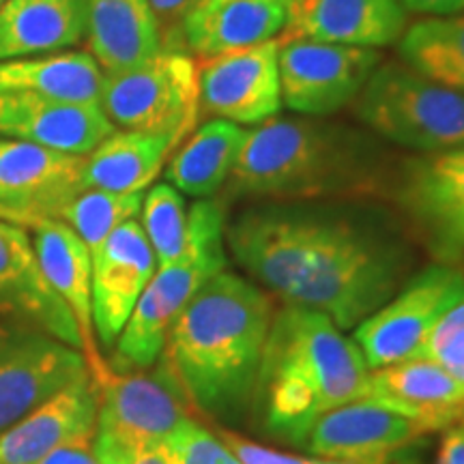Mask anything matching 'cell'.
Returning <instances> with one entry per match:
<instances>
[{"label":"cell","instance_id":"obj_34","mask_svg":"<svg viewBox=\"0 0 464 464\" xmlns=\"http://www.w3.org/2000/svg\"><path fill=\"white\" fill-rule=\"evenodd\" d=\"M164 443L174 464H241L218 434L208 432L191 417L179 423Z\"/></svg>","mask_w":464,"mask_h":464},{"label":"cell","instance_id":"obj_25","mask_svg":"<svg viewBox=\"0 0 464 464\" xmlns=\"http://www.w3.org/2000/svg\"><path fill=\"white\" fill-rule=\"evenodd\" d=\"M189 133L114 130L86 155V189L138 194L155 183L172 153Z\"/></svg>","mask_w":464,"mask_h":464},{"label":"cell","instance_id":"obj_22","mask_svg":"<svg viewBox=\"0 0 464 464\" xmlns=\"http://www.w3.org/2000/svg\"><path fill=\"white\" fill-rule=\"evenodd\" d=\"M290 0H218L194 5L185 15L179 44L188 54L213 58L274 42L288 20Z\"/></svg>","mask_w":464,"mask_h":464},{"label":"cell","instance_id":"obj_17","mask_svg":"<svg viewBox=\"0 0 464 464\" xmlns=\"http://www.w3.org/2000/svg\"><path fill=\"white\" fill-rule=\"evenodd\" d=\"M426 432L372 400H353L318 417L307 430V454L332 460H372L420 445Z\"/></svg>","mask_w":464,"mask_h":464},{"label":"cell","instance_id":"obj_23","mask_svg":"<svg viewBox=\"0 0 464 464\" xmlns=\"http://www.w3.org/2000/svg\"><path fill=\"white\" fill-rule=\"evenodd\" d=\"M97 406L100 387L91 374L72 382L0 434V464H42L73 434L95 428Z\"/></svg>","mask_w":464,"mask_h":464},{"label":"cell","instance_id":"obj_14","mask_svg":"<svg viewBox=\"0 0 464 464\" xmlns=\"http://www.w3.org/2000/svg\"><path fill=\"white\" fill-rule=\"evenodd\" d=\"M396 191L443 263L464 256V147L406 161Z\"/></svg>","mask_w":464,"mask_h":464},{"label":"cell","instance_id":"obj_5","mask_svg":"<svg viewBox=\"0 0 464 464\" xmlns=\"http://www.w3.org/2000/svg\"><path fill=\"white\" fill-rule=\"evenodd\" d=\"M226 207L200 198L188 211V241L174 263L158 266L116 338V362L144 370L158 362L168 332L188 301L226 269Z\"/></svg>","mask_w":464,"mask_h":464},{"label":"cell","instance_id":"obj_28","mask_svg":"<svg viewBox=\"0 0 464 464\" xmlns=\"http://www.w3.org/2000/svg\"><path fill=\"white\" fill-rule=\"evenodd\" d=\"M246 140V130L211 119L196 127L168 161L166 183L191 198H213L228 183Z\"/></svg>","mask_w":464,"mask_h":464},{"label":"cell","instance_id":"obj_30","mask_svg":"<svg viewBox=\"0 0 464 464\" xmlns=\"http://www.w3.org/2000/svg\"><path fill=\"white\" fill-rule=\"evenodd\" d=\"M142 198L144 191L119 194L106 189H84L65 208L61 222H65L84 241L92 258L116 228L140 216Z\"/></svg>","mask_w":464,"mask_h":464},{"label":"cell","instance_id":"obj_2","mask_svg":"<svg viewBox=\"0 0 464 464\" xmlns=\"http://www.w3.org/2000/svg\"><path fill=\"white\" fill-rule=\"evenodd\" d=\"M276 307L274 295L226 269L188 301L161 351L185 400L228 426L246 420Z\"/></svg>","mask_w":464,"mask_h":464},{"label":"cell","instance_id":"obj_36","mask_svg":"<svg viewBox=\"0 0 464 464\" xmlns=\"http://www.w3.org/2000/svg\"><path fill=\"white\" fill-rule=\"evenodd\" d=\"M42 464H102L95 451V428L82 430L58 445Z\"/></svg>","mask_w":464,"mask_h":464},{"label":"cell","instance_id":"obj_33","mask_svg":"<svg viewBox=\"0 0 464 464\" xmlns=\"http://www.w3.org/2000/svg\"><path fill=\"white\" fill-rule=\"evenodd\" d=\"M420 357L430 359L464 382V297L450 307L428 334Z\"/></svg>","mask_w":464,"mask_h":464},{"label":"cell","instance_id":"obj_11","mask_svg":"<svg viewBox=\"0 0 464 464\" xmlns=\"http://www.w3.org/2000/svg\"><path fill=\"white\" fill-rule=\"evenodd\" d=\"M86 155L0 138V219L24 228L58 219L86 189Z\"/></svg>","mask_w":464,"mask_h":464},{"label":"cell","instance_id":"obj_15","mask_svg":"<svg viewBox=\"0 0 464 464\" xmlns=\"http://www.w3.org/2000/svg\"><path fill=\"white\" fill-rule=\"evenodd\" d=\"M0 318L31 324L82 353L78 324L45 280L28 228L0 219Z\"/></svg>","mask_w":464,"mask_h":464},{"label":"cell","instance_id":"obj_32","mask_svg":"<svg viewBox=\"0 0 464 464\" xmlns=\"http://www.w3.org/2000/svg\"><path fill=\"white\" fill-rule=\"evenodd\" d=\"M218 437L241 464H420L417 460V450L420 448L417 445L396 451L392 456L372 458V460H332V458L312 454H288V451L271 450L263 443H254L241 434L230 432L228 428H219Z\"/></svg>","mask_w":464,"mask_h":464},{"label":"cell","instance_id":"obj_1","mask_svg":"<svg viewBox=\"0 0 464 464\" xmlns=\"http://www.w3.org/2000/svg\"><path fill=\"white\" fill-rule=\"evenodd\" d=\"M232 258L284 304L342 332L374 314L415 271L400 219L365 198L263 200L226 222Z\"/></svg>","mask_w":464,"mask_h":464},{"label":"cell","instance_id":"obj_8","mask_svg":"<svg viewBox=\"0 0 464 464\" xmlns=\"http://www.w3.org/2000/svg\"><path fill=\"white\" fill-rule=\"evenodd\" d=\"M185 396L166 365L155 374H116L100 385L95 451L102 464H116L164 443L188 420Z\"/></svg>","mask_w":464,"mask_h":464},{"label":"cell","instance_id":"obj_18","mask_svg":"<svg viewBox=\"0 0 464 464\" xmlns=\"http://www.w3.org/2000/svg\"><path fill=\"white\" fill-rule=\"evenodd\" d=\"M404 31L406 11L398 0H290L277 39L379 50L396 44Z\"/></svg>","mask_w":464,"mask_h":464},{"label":"cell","instance_id":"obj_35","mask_svg":"<svg viewBox=\"0 0 464 464\" xmlns=\"http://www.w3.org/2000/svg\"><path fill=\"white\" fill-rule=\"evenodd\" d=\"M149 5L160 26L161 50H181V44L177 45V37L196 0H149Z\"/></svg>","mask_w":464,"mask_h":464},{"label":"cell","instance_id":"obj_38","mask_svg":"<svg viewBox=\"0 0 464 464\" xmlns=\"http://www.w3.org/2000/svg\"><path fill=\"white\" fill-rule=\"evenodd\" d=\"M406 14H420L426 17H443L464 14V0H398Z\"/></svg>","mask_w":464,"mask_h":464},{"label":"cell","instance_id":"obj_13","mask_svg":"<svg viewBox=\"0 0 464 464\" xmlns=\"http://www.w3.org/2000/svg\"><path fill=\"white\" fill-rule=\"evenodd\" d=\"M200 116L256 127L282 110L280 42L232 50L198 63Z\"/></svg>","mask_w":464,"mask_h":464},{"label":"cell","instance_id":"obj_10","mask_svg":"<svg viewBox=\"0 0 464 464\" xmlns=\"http://www.w3.org/2000/svg\"><path fill=\"white\" fill-rule=\"evenodd\" d=\"M89 376L78 348L22 323H0V434Z\"/></svg>","mask_w":464,"mask_h":464},{"label":"cell","instance_id":"obj_31","mask_svg":"<svg viewBox=\"0 0 464 464\" xmlns=\"http://www.w3.org/2000/svg\"><path fill=\"white\" fill-rule=\"evenodd\" d=\"M140 216V226L153 247L158 266L174 263L188 241V207L181 191L170 183L150 185L142 198Z\"/></svg>","mask_w":464,"mask_h":464},{"label":"cell","instance_id":"obj_3","mask_svg":"<svg viewBox=\"0 0 464 464\" xmlns=\"http://www.w3.org/2000/svg\"><path fill=\"white\" fill-rule=\"evenodd\" d=\"M392 181L385 147L363 131L314 116H274L246 130L226 183L256 200L372 198Z\"/></svg>","mask_w":464,"mask_h":464},{"label":"cell","instance_id":"obj_4","mask_svg":"<svg viewBox=\"0 0 464 464\" xmlns=\"http://www.w3.org/2000/svg\"><path fill=\"white\" fill-rule=\"evenodd\" d=\"M368 372L355 340L332 318L284 304L266 335L249 415L263 434L301 448L318 417L362 398Z\"/></svg>","mask_w":464,"mask_h":464},{"label":"cell","instance_id":"obj_41","mask_svg":"<svg viewBox=\"0 0 464 464\" xmlns=\"http://www.w3.org/2000/svg\"><path fill=\"white\" fill-rule=\"evenodd\" d=\"M5 3H7V0H0V7H3V5H5Z\"/></svg>","mask_w":464,"mask_h":464},{"label":"cell","instance_id":"obj_6","mask_svg":"<svg viewBox=\"0 0 464 464\" xmlns=\"http://www.w3.org/2000/svg\"><path fill=\"white\" fill-rule=\"evenodd\" d=\"M355 102L362 123L385 142L423 155L464 147V95L404 63H381Z\"/></svg>","mask_w":464,"mask_h":464},{"label":"cell","instance_id":"obj_27","mask_svg":"<svg viewBox=\"0 0 464 464\" xmlns=\"http://www.w3.org/2000/svg\"><path fill=\"white\" fill-rule=\"evenodd\" d=\"M102 67L89 52L67 50L0 61V92H22L69 103H100Z\"/></svg>","mask_w":464,"mask_h":464},{"label":"cell","instance_id":"obj_12","mask_svg":"<svg viewBox=\"0 0 464 464\" xmlns=\"http://www.w3.org/2000/svg\"><path fill=\"white\" fill-rule=\"evenodd\" d=\"M379 65L381 52L372 48L280 42L282 103L301 116H329L357 100Z\"/></svg>","mask_w":464,"mask_h":464},{"label":"cell","instance_id":"obj_21","mask_svg":"<svg viewBox=\"0 0 464 464\" xmlns=\"http://www.w3.org/2000/svg\"><path fill=\"white\" fill-rule=\"evenodd\" d=\"M33 243L45 280L56 290L63 304L69 307L80 340L82 355L89 365L91 379L97 387L103 385L114 370L102 357L95 340V323H92V260L89 247L65 222H44L33 228Z\"/></svg>","mask_w":464,"mask_h":464},{"label":"cell","instance_id":"obj_26","mask_svg":"<svg viewBox=\"0 0 464 464\" xmlns=\"http://www.w3.org/2000/svg\"><path fill=\"white\" fill-rule=\"evenodd\" d=\"M82 42V0H7L0 7V61L56 54Z\"/></svg>","mask_w":464,"mask_h":464},{"label":"cell","instance_id":"obj_16","mask_svg":"<svg viewBox=\"0 0 464 464\" xmlns=\"http://www.w3.org/2000/svg\"><path fill=\"white\" fill-rule=\"evenodd\" d=\"M91 260L95 334L103 344H114L158 271V260L138 219L116 228Z\"/></svg>","mask_w":464,"mask_h":464},{"label":"cell","instance_id":"obj_7","mask_svg":"<svg viewBox=\"0 0 464 464\" xmlns=\"http://www.w3.org/2000/svg\"><path fill=\"white\" fill-rule=\"evenodd\" d=\"M200 67L183 50H161L142 65L103 75L100 106L116 130L191 133L198 127Z\"/></svg>","mask_w":464,"mask_h":464},{"label":"cell","instance_id":"obj_24","mask_svg":"<svg viewBox=\"0 0 464 464\" xmlns=\"http://www.w3.org/2000/svg\"><path fill=\"white\" fill-rule=\"evenodd\" d=\"M86 52L103 73H119L161 52V34L149 0H82Z\"/></svg>","mask_w":464,"mask_h":464},{"label":"cell","instance_id":"obj_29","mask_svg":"<svg viewBox=\"0 0 464 464\" xmlns=\"http://www.w3.org/2000/svg\"><path fill=\"white\" fill-rule=\"evenodd\" d=\"M398 45L406 67L464 95V14L423 17L406 28Z\"/></svg>","mask_w":464,"mask_h":464},{"label":"cell","instance_id":"obj_20","mask_svg":"<svg viewBox=\"0 0 464 464\" xmlns=\"http://www.w3.org/2000/svg\"><path fill=\"white\" fill-rule=\"evenodd\" d=\"M116 130L100 103H69L0 92V138L89 155Z\"/></svg>","mask_w":464,"mask_h":464},{"label":"cell","instance_id":"obj_19","mask_svg":"<svg viewBox=\"0 0 464 464\" xmlns=\"http://www.w3.org/2000/svg\"><path fill=\"white\" fill-rule=\"evenodd\" d=\"M362 398L404 415L426 434L464 417V382L423 357L370 370Z\"/></svg>","mask_w":464,"mask_h":464},{"label":"cell","instance_id":"obj_9","mask_svg":"<svg viewBox=\"0 0 464 464\" xmlns=\"http://www.w3.org/2000/svg\"><path fill=\"white\" fill-rule=\"evenodd\" d=\"M464 297V271L437 263L417 271L393 297L355 327L368 370L420 357L439 318Z\"/></svg>","mask_w":464,"mask_h":464},{"label":"cell","instance_id":"obj_39","mask_svg":"<svg viewBox=\"0 0 464 464\" xmlns=\"http://www.w3.org/2000/svg\"><path fill=\"white\" fill-rule=\"evenodd\" d=\"M116 464H174V462H172L170 451H168V448H166V443H160V445H153V448H149V450L138 451V454L125 458V460H121Z\"/></svg>","mask_w":464,"mask_h":464},{"label":"cell","instance_id":"obj_37","mask_svg":"<svg viewBox=\"0 0 464 464\" xmlns=\"http://www.w3.org/2000/svg\"><path fill=\"white\" fill-rule=\"evenodd\" d=\"M434 464H464V417L440 432Z\"/></svg>","mask_w":464,"mask_h":464},{"label":"cell","instance_id":"obj_40","mask_svg":"<svg viewBox=\"0 0 464 464\" xmlns=\"http://www.w3.org/2000/svg\"><path fill=\"white\" fill-rule=\"evenodd\" d=\"M208 3H218V0H196V5H208Z\"/></svg>","mask_w":464,"mask_h":464}]
</instances>
